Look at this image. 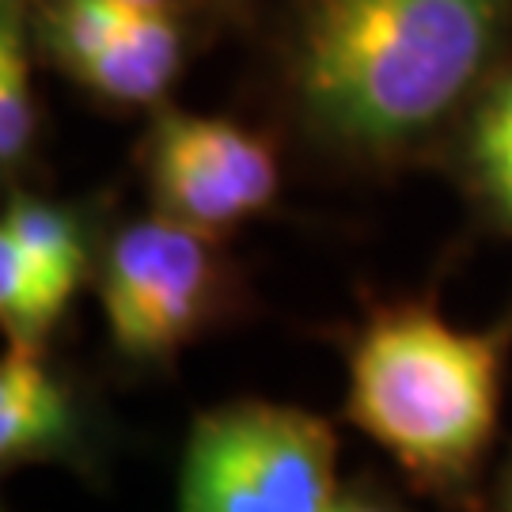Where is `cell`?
Masks as SVG:
<instances>
[{
    "instance_id": "8992f818",
    "label": "cell",
    "mask_w": 512,
    "mask_h": 512,
    "mask_svg": "<svg viewBox=\"0 0 512 512\" xmlns=\"http://www.w3.org/2000/svg\"><path fill=\"white\" fill-rule=\"evenodd\" d=\"M133 164L148 209L220 239L266 217L285 183L274 129L179 103L148 114L133 145Z\"/></svg>"
},
{
    "instance_id": "ba28073f",
    "label": "cell",
    "mask_w": 512,
    "mask_h": 512,
    "mask_svg": "<svg viewBox=\"0 0 512 512\" xmlns=\"http://www.w3.org/2000/svg\"><path fill=\"white\" fill-rule=\"evenodd\" d=\"M0 463L4 471L95 463V418L76 376L50 357V346L8 342L0 361Z\"/></svg>"
},
{
    "instance_id": "7c38bea8",
    "label": "cell",
    "mask_w": 512,
    "mask_h": 512,
    "mask_svg": "<svg viewBox=\"0 0 512 512\" xmlns=\"http://www.w3.org/2000/svg\"><path fill=\"white\" fill-rule=\"evenodd\" d=\"M327 512H399L391 501H384L380 494H368V490H338L334 505Z\"/></svg>"
},
{
    "instance_id": "9c48e42d",
    "label": "cell",
    "mask_w": 512,
    "mask_h": 512,
    "mask_svg": "<svg viewBox=\"0 0 512 512\" xmlns=\"http://www.w3.org/2000/svg\"><path fill=\"white\" fill-rule=\"evenodd\" d=\"M440 167L452 175L471 217L512 239V61L459 122Z\"/></svg>"
},
{
    "instance_id": "30bf717a",
    "label": "cell",
    "mask_w": 512,
    "mask_h": 512,
    "mask_svg": "<svg viewBox=\"0 0 512 512\" xmlns=\"http://www.w3.org/2000/svg\"><path fill=\"white\" fill-rule=\"evenodd\" d=\"M46 73L31 35L27 0H0V179L8 186H35L42 171L46 107L38 76Z\"/></svg>"
},
{
    "instance_id": "4fadbf2b",
    "label": "cell",
    "mask_w": 512,
    "mask_h": 512,
    "mask_svg": "<svg viewBox=\"0 0 512 512\" xmlns=\"http://www.w3.org/2000/svg\"><path fill=\"white\" fill-rule=\"evenodd\" d=\"M505 512H512V471H509V482H505Z\"/></svg>"
},
{
    "instance_id": "5b68a950",
    "label": "cell",
    "mask_w": 512,
    "mask_h": 512,
    "mask_svg": "<svg viewBox=\"0 0 512 512\" xmlns=\"http://www.w3.org/2000/svg\"><path fill=\"white\" fill-rule=\"evenodd\" d=\"M27 8L46 73L114 118H148L171 103L186 65L209 38L190 4L27 0Z\"/></svg>"
},
{
    "instance_id": "5bb4252c",
    "label": "cell",
    "mask_w": 512,
    "mask_h": 512,
    "mask_svg": "<svg viewBox=\"0 0 512 512\" xmlns=\"http://www.w3.org/2000/svg\"><path fill=\"white\" fill-rule=\"evenodd\" d=\"M145 4H190V8H194V0H145ZM194 12H198V8H194Z\"/></svg>"
},
{
    "instance_id": "3957f363",
    "label": "cell",
    "mask_w": 512,
    "mask_h": 512,
    "mask_svg": "<svg viewBox=\"0 0 512 512\" xmlns=\"http://www.w3.org/2000/svg\"><path fill=\"white\" fill-rule=\"evenodd\" d=\"M95 296L114 357L167 368L247 308V281L220 236L148 209L107 224Z\"/></svg>"
},
{
    "instance_id": "52a82bcc",
    "label": "cell",
    "mask_w": 512,
    "mask_h": 512,
    "mask_svg": "<svg viewBox=\"0 0 512 512\" xmlns=\"http://www.w3.org/2000/svg\"><path fill=\"white\" fill-rule=\"evenodd\" d=\"M103 202H61L8 186L0 213V327L8 342L50 346L76 293L95 281L107 232Z\"/></svg>"
},
{
    "instance_id": "7a4b0ae2",
    "label": "cell",
    "mask_w": 512,
    "mask_h": 512,
    "mask_svg": "<svg viewBox=\"0 0 512 512\" xmlns=\"http://www.w3.org/2000/svg\"><path fill=\"white\" fill-rule=\"evenodd\" d=\"M512 361V308L456 327L437 300L368 304L346 330V418L418 490L452 497L490 452Z\"/></svg>"
},
{
    "instance_id": "6da1fadb",
    "label": "cell",
    "mask_w": 512,
    "mask_h": 512,
    "mask_svg": "<svg viewBox=\"0 0 512 512\" xmlns=\"http://www.w3.org/2000/svg\"><path fill=\"white\" fill-rule=\"evenodd\" d=\"M255 92L308 164L395 175L440 164L512 61V0H262Z\"/></svg>"
},
{
    "instance_id": "8fae6325",
    "label": "cell",
    "mask_w": 512,
    "mask_h": 512,
    "mask_svg": "<svg viewBox=\"0 0 512 512\" xmlns=\"http://www.w3.org/2000/svg\"><path fill=\"white\" fill-rule=\"evenodd\" d=\"M258 4H262V0H194V8H198V16L205 19L209 35H220V31H247L258 12Z\"/></svg>"
},
{
    "instance_id": "277c9868",
    "label": "cell",
    "mask_w": 512,
    "mask_h": 512,
    "mask_svg": "<svg viewBox=\"0 0 512 512\" xmlns=\"http://www.w3.org/2000/svg\"><path fill=\"white\" fill-rule=\"evenodd\" d=\"M338 497V433L270 399L194 418L179 459V512H327Z\"/></svg>"
}]
</instances>
